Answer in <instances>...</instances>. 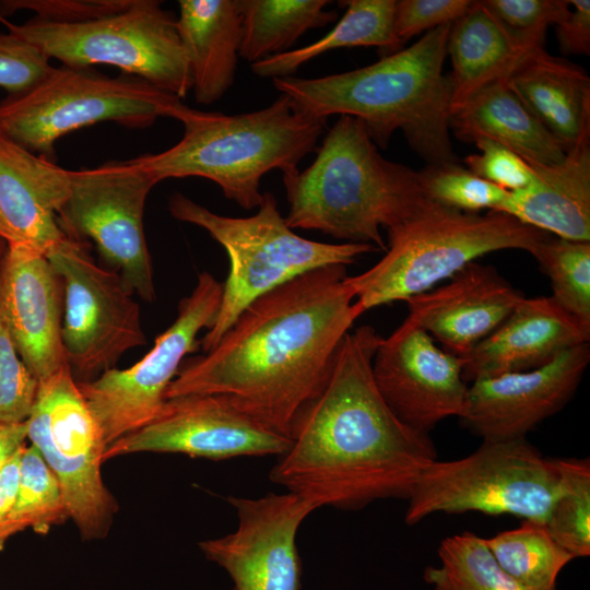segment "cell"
Here are the masks:
<instances>
[{"mask_svg": "<svg viewBox=\"0 0 590 590\" xmlns=\"http://www.w3.org/2000/svg\"><path fill=\"white\" fill-rule=\"evenodd\" d=\"M589 362L586 343L533 369L475 379L468 388L461 424L483 440L526 438L569 402Z\"/></svg>", "mask_w": 590, "mask_h": 590, "instance_id": "ac0fdd59", "label": "cell"}, {"mask_svg": "<svg viewBox=\"0 0 590 590\" xmlns=\"http://www.w3.org/2000/svg\"><path fill=\"white\" fill-rule=\"evenodd\" d=\"M532 256L551 282V297L569 315L590 326V241L548 235Z\"/></svg>", "mask_w": 590, "mask_h": 590, "instance_id": "d6a6232c", "label": "cell"}, {"mask_svg": "<svg viewBox=\"0 0 590 590\" xmlns=\"http://www.w3.org/2000/svg\"><path fill=\"white\" fill-rule=\"evenodd\" d=\"M51 68L49 59L35 47L0 32V87L8 94L28 88Z\"/></svg>", "mask_w": 590, "mask_h": 590, "instance_id": "ab89813d", "label": "cell"}, {"mask_svg": "<svg viewBox=\"0 0 590 590\" xmlns=\"http://www.w3.org/2000/svg\"><path fill=\"white\" fill-rule=\"evenodd\" d=\"M184 105L137 76L109 78L91 68L60 66L0 102V131L49 158L56 141L74 130L102 121L143 129L162 117L176 119Z\"/></svg>", "mask_w": 590, "mask_h": 590, "instance_id": "ba28073f", "label": "cell"}, {"mask_svg": "<svg viewBox=\"0 0 590 590\" xmlns=\"http://www.w3.org/2000/svg\"><path fill=\"white\" fill-rule=\"evenodd\" d=\"M531 51L515 43L481 2L474 1L451 24L448 34L447 56L452 66L450 114L481 88L506 79Z\"/></svg>", "mask_w": 590, "mask_h": 590, "instance_id": "4316f807", "label": "cell"}, {"mask_svg": "<svg viewBox=\"0 0 590 590\" xmlns=\"http://www.w3.org/2000/svg\"><path fill=\"white\" fill-rule=\"evenodd\" d=\"M573 10L556 26V37L566 55L590 54V1H569Z\"/></svg>", "mask_w": 590, "mask_h": 590, "instance_id": "b9f144b4", "label": "cell"}, {"mask_svg": "<svg viewBox=\"0 0 590 590\" xmlns=\"http://www.w3.org/2000/svg\"><path fill=\"white\" fill-rule=\"evenodd\" d=\"M177 17L156 0H128L115 12L76 22L32 17L13 24L0 16L8 32L61 66L107 64L184 98L192 87Z\"/></svg>", "mask_w": 590, "mask_h": 590, "instance_id": "9c48e42d", "label": "cell"}, {"mask_svg": "<svg viewBox=\"0 0 590 590\" xmlns=\"http://www.w3.org/2000/svg\"><path fill=\"white\" fill-rule=\"evenodd\" d=\"M176 120L184 125L179 142L133 161L156 182L209 179L245 210L258 208L262 177L273 169L283 174L298 169L327 126V119L302 111L285 94L262 109L239 115L205 113L185 105Z\"/></svg>", "mask_w": 590, "mask_h": 590, "instance_id": "5b68a950", "label": "cell"}, {"mask_svg": "<svg viewBox=\"0 0 590 590\" xmlns=\"http://www.w3.org/2000/svg\"><path fill=\"white\" fill-rule=\"evenodd\" d=\"M63 293L47 256L11 241L0 264V321L38 382L68 367L62 339Z\"/></svg>", "mask_w": 590, "mask_h": 590, "instance_id": "d6986e66", "label": "cell"}, {"mask_svg": "<svg viewBox=\"0 0 590 590\" xmlns=\"http://www.w3.org/2000/svg\"><path fill=\"white\" fill-rule=\"evenodd\" d=\"M449 129L460 140L496 141L538 165H555L566 152L507 86L505 79L481 88L449 116Z\"/></svg>", "mask_w": 590, "mask_h": 590, "instance_id": "484cf974", "label": "cell"}, {"mask_svg": "<svg viewBox=\"0 0 590 590\" xmlns=\"http://www.w3.org/2000/svg\"><path fill=\"white\" fill-rule=\"evenodd\" d=\"M168 210L174 219L205 229L229 259L217 315L199 343L203 352L212 350L241 311L263 294L309 271L346 267L378 250L369 244H330L299 236L271 192L262 193L258 211L247 217L214 213L181 193L170 197Z\"/></svg>", "mask_w": 590, "mask_h": 590, "instance_id": "52a82bcc", "label": "cell"}, {"mask_svg": "<svg viewBox=\"0 0 590 590\" xmlns=\"http://www.w3.org/2000/svg\"><path fill=\"white\" fill-rule=\"evenodd\" d=\"M37 389L38 381L21 359L0 321V424L25 422Z\"/></svg>", "mask_w": 590, "mask_h": 590, "instance_id": "8d00e7d4", "label": "cell"}, {"mask_svg": "<svg viewBox=\"0 0 590 590\" xmlns=\"http://www.w3.org/2000/svg\"><path fill=\"white\" fill-rule=\"evenodd\" d=\"M346 276L345 266H327L255 299L212 350L184 361L166 399L221 394L291 438L364 314Z\"/></svg>", "mask_w": 590, "mask_h": 590, "instance_id": "6da1fadb", "label": "cell"}, {"mask_svg": "<svg viewBox=\"0 0 590 590\" xmlns=\"http://www.w3.org/2000/svg\"><path fill=\"white\" fill-rule=\"evenodd\" d=\"M156 184L133 160L70 170V192L57 214L68 238L91 239L129 290L148 303L156 291L143 217Z\"/></svg>", "mask_w": 590, "mask_h": 590, "instance_id": "4fadbf2b", "label": "cell"}, {"mask_svg": "<svg viewBox=\"0 0 590 590\" xmlns=\"http://www.w3.org/2000/svg\"><path fill=\"white\" fill-rule=\"evenodd\" d=\"M26 428L31 445L57 477L81 538L104 539L118 511L102 476L107 446L69 366L38 382Z\"/></svg>", "mask_w": 590, "mask_h": 590, "instance_id": "8fae6325", "label": "cell"}, {"mask_svg": "<svg viewBox=\"0 0 590 590\" xmlns=\"http://www.w3.org/2000/svg\"><path fill=\"white\" fill-rule=\"evenodd\" d=\"M62 284L61 339L76 382L116 368L146 344L140 306L120 274L99 267L82 241L66 237L46 253Z\"/></svg>", "mask_w": 590, "mask_h": 590, "instance_id": "7c38bea8", "label": "cell"}, {"mask_svg": "<svg viewBox=\"0 0 590 590\" xmlns=\"http://www.w3.org/2000/svg\"><path fill=\"white\" fill-rule=\"evenodd\" d=\"M373 376L391 411L415 430L428 434L445 418L464 413L469 386L462 357L438 347L406 319L381 338Z\"/></svg>", "mask_w": 590, "mask_h": 590, "instance_id": "e0dca14e", "label": "cell"}, {"mask_svg": "<svg viewBox=\"0 0 590 590\" xmlns=\"http://www.w3.org/2000/svg\"><path fill=\"white\" fill-rule=\"evenodd\" d=\"M292 228L386 251L381 228L416 214L430 200L418 172L385 158L364 123L341 115L310 166L283 174Z\"/></svg>", "mask_w": 590, "mask_h": 590, "instance_id": "277c9868", "label": "cell"}, {"mask_svg": "<svg viewBox=\"0 0 590 590\" xmlns=\"http://www.w3.org/2000/svg\"><path fill=\"white\" fill-rule=\"evenodd\" d=\"M24 447L16 451L0 470V530L15 500L20 479V461Z\"/></svg>", "mask_w": 590, "mask_h": 590, "instance_id": "7bdbcfd3", "label": "cell"}, {"mask_svg": "<svg viewBox=\"0 0 590 590\" xmlns=\"http://www.w3.org/2000/svg\"><path fill=\"white\" fill-rule=\"evenodd\" d=\"M503 31L529 50L544 47L545 33L569 12L567 0H483L480 1Z\"/></svg>", "mask_w": 590, "mask_h": 590, "instance_id": "d590c367", "label": "cell"}, {"mask_svg": "<svg viewBox=\"0 0 590 590\" xmlns=\"http://www.w3.org/2000/svg\"><path fill=\"white\" fill-rule=\"evenodd\" d=\"M492 266L476 261L441 284L405 300L406 320L449 353L463 357L523 298Z\"/></svg>", "mask_w": 590, "mask_h": 590, "instance_id": "ffe728a7", "label": "cell"}, {"mask_svg": "<svg viewBox=\"0 0 590 590\" xmlns=\"http://www.w3.org/2000/svg\"><path fill=\"white\" fill-rule=\"evenodd\" d=\"M226 500L236 510L237 529L201 541L204 556L228 574L234 590H299L296 535L317 508L291 492L257 498L227 496Z\"/></svg>", "mask_w": 590, "mask_h": 590, "instance_id": "2e32d148", "label": "cell"}, {"mask_svg": "<svg viewBox=\"0 0 590 590\" xmlns=\"http://www.w3.org/2000/svg\"><path fill=\"white\" fill-rule=\"evenodd\" d=\"M127 3L128 0H0V16L28 10L40 20L76 22L115 12Z\"/></svg>", "mask_w": 590, "mask_h": 590, "instance_id": "60d3db41", "label": "cell"}, {"mask_svg": "<svg viewBox=\"0 0 590 590\" xmlns=\"http://www.w3.org/2000/svg\"><path fill=\"white\" fill-rule=\"evenodd\" d=\"M241 14L239 57L250 64L291 50L306 32L338 17L328 0H238Z\"/></svg>", "mask_w": 590, "mask_h": 590, "instance_id": "f1b7e54d", "label": "cell"}, {"mask_svg": "<svg viewBox=\"0 0 590 590\" xmlns=\"http://www.w3.org/2000/svg\"><path fill=\"white\" fill-rule=\"evenodd\" d=\"M418 174L422 188L430 201L462 212L499 211L509 194L457 162L428 165Z\"/></svg>", "mask_w": 590, "mask_h": 590, "instance_id": "e575fe53", "label": "cell"}, {"mask_svg": "<svg viewBox=\"0 0 590 590\" xmlns=\"http://www.w3.org/2000/svg\"><path fill=\"white\" fill-rule=\"evenodd\" d=\"M559 491L545 527L554 541L574 558L590 554V461L557 459Z\"/></svg>", "mask_w": 590, "mask_h": 590, "instance_id": "836d02e7", "label": "cell"}, {"mask_svg": "<svg viewBox=\"0 0 590 590\" xmlns=\"http://www.w3.org/2000/svg\"><path fill=\"white\" fill-rule=\"evenodd\" d=\"M474 143L479 153L464 158L474 175L508 192L521 190L533 180L532 166L507 146L486 138Z\"/></svg>", "mask_w": 590, "mask_h": 590, "instance_id": "74e56055", "label": "cell"}, {"mask_svg": "<svg viewBox=\"0 0 590 590\" xmlns=\"http://www.w3.org/2000/svg\"><path fill=\"white\" fill-rule=\"evenodd\" d=\"M558 491L557 459L543 457L526 438L483 440L467 457L426 467L406 499L405 522L479 511L545 524Z\"/></svg>", "mask_w": 590, "mask_h": 590, "instance_id": "30bf717a", "label": "cell"}, {"mask_svg": "<svg viewBox=\"0 0 590 590\" xmlns=\"http://www.w3.org/2000/svg\"><path fill=\"white\" fill-rule=\"evenodd\" d=\"M69 519L61 487L34 446H25L13 507L0 530V551L12 535L32 528L46 534Z\"/></svg>", "mask_w": 590, "mask_h": 590, "instance_id": "4dcf8cb0", "label": "cell"}, {"mask_svg": "<svg viewBox=\"0 0 590 590\" xmlns=\"http://www.w3.org/2000/svg\"><path fill=\"white\" fill-rule=\"evenodd\" d=\"M222 292L223 285L211 273H200L192 292L179 302L174 322L140 361L76 382L106 446L155 417L185 357L199 347V332L213 324Z\"/></svg>", "mask_w": 590, "mask_h": 590, "instance_id": "5bb4252c", "label": "cell"}, {"mask_svg": "<svg viewBox=\"0 0 590 590\" xmlns=\"http://www.w3.org/2000/svg\"><path fill=\"white\" fill-rule=\"evenodd\" d=\"M382 337L361 326L343 339L330 377L297 421L271 482L310 502L359 509L386 498L408 499L437 459L428 434L402 423L381 397L373 359Z\"/></svg>", "mask_w": 590, "mask_h": 590, "instance_id": "7a4b0ae2", "label": "cell"}, {"mask_svg": "<svg viewBox=\"0 0 590 590\" xmlns=\"http://www.w3.org/2000/svg\"><path fill=\"white\" fill-rule=\"evenodd\" d=\"M471 0H400L396 4L394 32L402 45L438 26L452 24L472 7Z\"/></svg>", "mask_w": 590, "mask_h": 590, "instance_id": "f35d334b", "label": "cell"}, {"mask_svg": "<svg viewBox=\"0 0 590 590\" xmlns=\"http://www.w3.org/2000/svg\"><path fill=\"white\" fill-rule=\"evenodd\" d=\"M484 541L499 567L527 590H556L560 571L575 559L535 521Z\"/></svg>", "mask_w": 590, "mask_h": 590, "instance_id": "f546056e", "label": "cell"}, {"mask_svg": "<svg viewBox=\"0 0 590 590\" xmlns=\"http://www.w3.org/2000/svg\"><path fill=\"white\" fill-rule=\"evenodd\" d=\"M70 192V170L0 131V215L16 241L47 253L67 236L57 214Z\"/></svg>", "mask_w": 590, "mask_h": 590, "instance_id": "7402d4cb", "label": "cell"}, {"mask_svg": "<svg viewBox=\"0 0 590 590\" xmlns=\"http://www.w3.org/2000/svg\"><path fill=\"white\" fill-rule=\"evenodd\" d=\"M590 326L551 296L523 297L509 316L463 359V378L517 373L543 366L564 351L589 343Z\"/></svg>", "mask_w": 590, "mask_h": 590, "instance_id": "44dd1931", "label": "cell"}, {"mask_svg": "<svg viewBox=\"0 0 590 590\" xmlns=\"http://www.w3.org/2000/svg\"><path fill=\"white\" fill-rule=\"evenodd\" d=\"M7 247H8V240H5L3 237L0 236V264H1L2 259L4 257Z\"/></svg>", "mask_w": 590, "mask_h": 590, "instance_id": "bcb514c9", "label": "cell"}, {"mask_svg": "<svg viewBox=\"0 0 590 590\" xmlns=\"http://www.w3.org/2000/svg\"><path fill=\"white\" fill-rule=\"evenodd\" d=\"M387 233L384 257L346 276L364 312L426 292L484 255L507 249L532 255L550 235L503 212L469 213L433 201Z\"/></svg>", "mask_w": 590, "mask_h": 590, "instance_id": "8992f818", "label": "cell"}, {"mask_svg": "<svg viewBox=\"0 0 590 590\" xmlns=\"http://www.w3.org/2000/svg\"><path fill=\"white\" fill-rule=\"evenodd\" d=\"M346 11L334 27L318 40L250 64L260 78L291 76L316 57L339 48L377 47L384 56L403 48L396 36L397 0H349Z\"/></svg>", "mask_w": 590, "mask_h": 590, "instance_id": "83f0119b", "label": "cell"}, {"mask_svg": "<svg viewBox=\"0 0 590 590\" xmlns=\"http://www.w3.org/2000/svg\"><path fill=\"white\" fill-rule=\"evenodd\" d=\"M292 439L275 433L221 394H186L166 399L148 424L107 446L103 461L138 453H181L224 460L282 456Z\"/></svg>", "mask_w": 590, "mask_h": 590, "instance_id": "9a60e30c", "label": "cell"}, {"mask_svg": "<svg viewBox=\"0 0 590 590\" xmlns=\"http://www.w3.org/2000/svg\"><path fill=\"white\" fill-rule=\"evenodd\" d=\"M529 164L533 180L509 192L497 212L556 237L590 241V137L558 164Z\"/></svg>", "mask_w": 590, "mask_h": 590, "instance_id": "603a6c76", "label": "cell"}, {"mask_svg": "<svg viewBox=\"0 0 590 590\" xmlns=\"http://www.w3.org/2000/svg\"><path fill=\"white\" fill-rule=\"evenodd\" d=\"M0 236L3 237L8 243L16 241L8 226L5 225L4 221L2 220L0 215Z\"/></svg>", "mask_w": 590, "mask_h": 590, "instance_id": "f6af8a7d", "label": "cell"}, {"mask_svg": "<svg viewBox=\"0 0 590 590\" xmlns=\"http://www.w3.org/2000/svg\"><path fill=\"white\" fill-rule=\"evenodd\" d=\"M450 27L430 30L412 46L363 68L272 82L308 115L359 119L377 146L386 148L400 130L428 165L456 163L449 129L452 86L444 73Z\"/></svg>", "mask_w": 590, "mask_h": 590, "instance_id": "3957f363", "label": "cell"}, {"mask_svg": "<svg viewBox=\"0 0 590 590\" xmlns=\"http://www.w3.org/2000/svg\"><path fill=\"white\" fill-rule=\"evenodd\" d=\"M438 556L439 565L427 566L423 576L434 590H527L499 567L484 538L472 532L444 539Z\"/></svg>", "mask_w": 590, "mask_h": 590, "instance_id": "1f68e13d", "label": "cell"}, {"mask_svg": "<svg viewBox=\"0 0 590 590\" xmlns=\"http://www.w3.org/2000/svg\"><path fill=\"white\" fill-rule=\"evenodd\" d=\"M176 21L197 103L217 102L234 83L241 43L238 0H179Z\"/></svg>", "mask_w": 590, "mask_h": 590, "instance_id": "d4e9b609", "label": "cell"}, {"mask_svg": "<svg viewBox=\"0 0 590 590\" xmlns=\"http://www.w3.org/2000/svg\"><path fill=\"white\" fill-rule=\"evenodd\" d=\"M505 82L566 153L590 137V78L578 64L542 47L527 55Z\"/></svg>", "mask_w": 590, "mask_h": 590, "instance_id": "cb8c5ba5", "label": "cell"}, {"mask_svg": "<svg viewBox=\"0 0 590 590\" xmlns=\"http://www.w3.org/2000/svg\"><path fill=\"white\" fill-rule=\"evenodd\" d=\"M26 421L14 424H0V470L5 462L26 444Z\"/></svg>", "mask_w": 590, "mask_h": 590, "instance_id": "ee69618b", "label": "cell"}]
</instances>
